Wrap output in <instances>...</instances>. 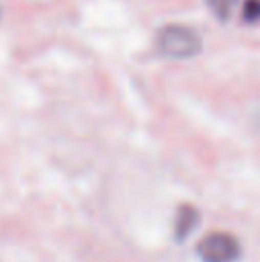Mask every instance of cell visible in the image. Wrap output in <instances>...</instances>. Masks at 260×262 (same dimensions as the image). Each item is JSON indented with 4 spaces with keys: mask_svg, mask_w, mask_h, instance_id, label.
<instances>
[{
    "mask_svg": "<svg viewBox=\"0 0 260 262\" xmlns=\"http://www.w3.org/2000/svg\"><path fill=\"white\" fill-rule=\"evenodd\" d=\"M157 51L170 60H189L203 51V39L193 28L168 23L157 32Z\"/></svg>",
    "mask_w": 260,
    "mask_h": 262,
    "instance_id": "6da1fadb",
    "label": "cell"
},
{
    "mask_svg": "<svg viewBox=\"0 0 260 262\" xmlns=\"http://www.w3.org/2000/svg\"><path fill=\"white\" fill-rule=\"evenodd\" d=\"M198 258L203 262H237L242 255V244L230 232H210L198 242Z\"/></svg>",
    "mask_w": 260,
    "mask_h": 262,
    "instance_id": "7a4b0ae2",
    "label": "cell"
},
{
    "mask_svg": "<svg viewBox=\"0 0 260 262\" xmlns=\"http://www.w3.org/2000/svg\"><path fill=\"white\" fill-rule=\"evenodd\" d=\"M198 223V212L191 205H182L178 212V219H175V237L178 239H184V237L191 235V230Z\"/></svg>",
    "mask_w": 260,
    "mask_h": 262,
    "instance_id": "3957f363",
    "label": "cell"
},
{
    "mask_svg": "<svg viewBox=\"0 0 260 262\" xmlns=\"http://www.w3.org/2000/svg\"><path fill=\"white\" fill-rule=\"evenodd\" d=\"M240 0H205L207 9L212 12V16L219 18V21H228L233 9L237 7Z\"/></svg>",
    "mask_w": 260,
    "mask_h": 262,
    "instance_id": "277c9868",
    "label": "cell"
},
{
    "mask_svg": "<svg viewBox=\"0 0 260 262\" xmlns=\"http://www.w3.org/2000/svg\"><path fill=\"white\" fill-rule=\"evenodd\" d=\"M242 16H244V21H249V23L260 21V0H247L242 7Z\"/></svg>",
    "mask_w": 260,
    "mask_h": 262,
    "instance_id": "5b68a950",
    "label": "cell"
}]
</instances>
